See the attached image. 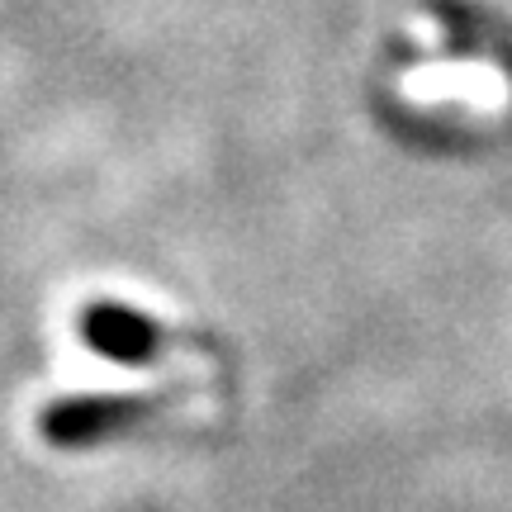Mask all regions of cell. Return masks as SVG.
<instances>
[{
	"mask_svg": "<svg viewBox=\"0 0 512 512\" xmlns=\"http://www.w3.org/2000/svg\"><path fill=\"white\" fill-rule=\"evenodd\" d=\"M152 413H157V399H143V394H76V399L48 403L38 418V432L48 446L76 451V446L119 437Z\"/></svg>",
	"mask_w": 512,
	"mask_h": 512,
	"instance_id": "6da1fadb",
	"label": "cell"
},
{
	"mask_svg": "<svg viewBox=\"0 0 512 512\" xmlns=\"http://www.w3.org/2000/svg\"><path fill=\"white\" fill-rule=\"evenodd\" d=\"M81 342L105 356L114 366H147L157 351H162V328L147 318V313L128 309L119 299H95L81 313Z\"/></svg>",
	"mask_w": 512,
	"mask_h": 512,
	"instance_id": "7a4b0ae2",
	"label": "cell"
}]
</instances>
